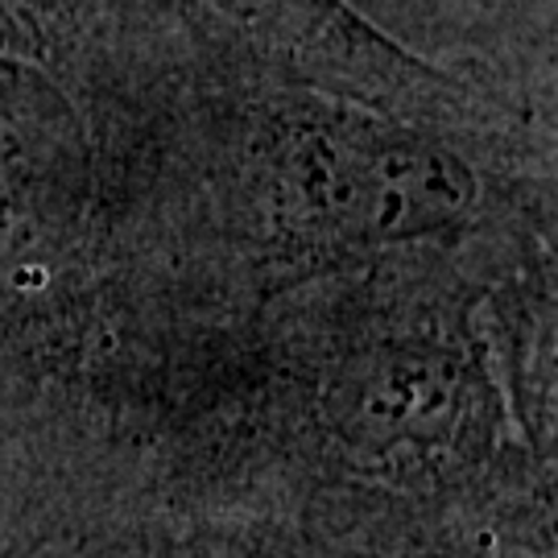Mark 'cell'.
<instances>
[{
    "instance_id": "1",
    "label": "cell",
    "mask_w": 558,
    "mask_h": 558,
    "mask_svg": "<svg viewBox=\"0 0 558 558\" xmlns=\"http://www.w3.org/2000/svg\"><path fill=\"white\" fill-rule=\"evenodd\" d=\"M278 170L299 216L352 240L435 236L476 203V179L451 149L385 120L299 124Z\"/></svg>"
},
{
    "instance_id": "3",
    "label": "cell",
    "mask_w": 558,
    "mask_h": 558,
    "mask_svg": "<svg viewBox=\"0 0 558 558\" xmlns=\"http://www.w3.org/2000/svg\"><path fill=\"white\" fill-rule=\"evenodd\" d=\"M463 401L459 360L435 348H373L339 364L327 385V418L368 447H414L451 435Z\"/></svg>"
},
{
    "instance_id": "2",
    "label": "cell",
    "mask_w": 558,
    "mask_h": 558,
    "mask_svg": "<svg viewBox=\"0 0 558 558\" xmlns=\"http://www.w3.org/2000/svg\"><path fill=\"white\" fill-rule=\"evenodd\" d=\"M240 38L274 50L315 83L364 104L439 100L442 87L343 0H195Z\"/></svg>"
}]
</instances>
